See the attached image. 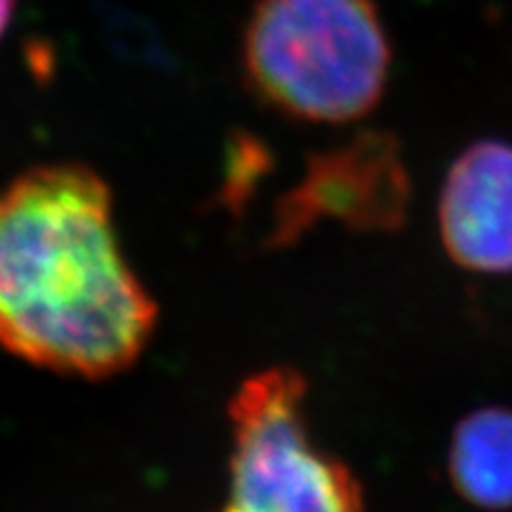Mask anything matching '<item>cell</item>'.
Wrapping results in <instances>:
<instances>
[{
  "mask_svg": "<svg viewBox=\"0 0 512 512\" xmlns=\"http://www.w3.org/2000/svg\"><path fill=\"white\" fill-rule=\"evenodd\" d=\"M157 318L98 171L43 164L0 190V347L53 373L105 380L143 356Z\"/></svg>",
  "mask_w": 512,
  "mask_h": 512,
  "instance_id": "obj_1",
  "label": "cell"
},
{
  "mask_svg": "<svg viewBox=\"0 0 512 512\" xmlns=\"http://www.w3.org/2000/svg\"><path fill=\"white\" fill-rule=\"evenodd\" d=\"M446 470L456 494L479 510L512 508V408L467 413L453 430Z\"/></svg>",
  "mask_w": 512,
  "mask_h": 512,
  "instance_id": "obj_6",
  "label": "cell"
},
{
  "mask_svg": "<svg viewBox=\"0 0 512 512\" xmlns=\"http://www.w3.org/2000/svg\"><path fill=\"white\" fill-rule=\"evenodd\" d=\"M12 12H15V0H0V38L10 27Z\"/></svg>",
  "mask_w": 512,
  "mask_h": 512,
  "instance_id": "obj_7",
  "label": "cell"
},
{
  "mask_svg": "<svg viewBox=\"0 0 512 512\" xmlns=\"http://www.w3.org/2000/svg\"><path fill=\"white\" fill-rule=\"evenodd\" d=\"M437 219L453 264L482 275L512 273V145L467 147L441 183Z\"/></svg>",
  "mask_w": 512,
  "mask_h": 512,
  "instance_id": "obj_5",
  "label": "cell"
},
{
  "mask_svg": "<svg viewBox=\"0 0 512 512\" xmlns=\"http://www.w3.org/2000/svg\"><path fill=\"white\" fill-rule=\"evenodd\" d=\"M408 195L411 183L396 138L363 133L309 159L302 181L275 202L268 245H294L330 219L356 230H396L406 219Z\"/></svg>",
  "mask_w": 512,
  "mask_h": 512,
  "instance_id": "obj_4",
  "label": "cell"
},
{
  "mask_svg": "<svg viewBox=\"0 0 512 512\" xmlns=\"http://www.w3.org/2000/svg\"><path fill=\"white\" fill-rule=\"evenodd\" d=\"M306 377L290 366L249 375L228 403V489L214 512H363L356 472L313 439Z\"/></svg>",
  "mask_w": 512,
  "mask_h": 512,
  "instance_id": "obj_3",
  "label": "cell"
},
{
  "mask_svg": "<svg viewBox=\"0 0 512 512\" xmlns=\"http://www.w3.org/2000/svg\"><path fill=\"white\" fill-rule=\"evenodd\" d=\"M242 57L259 98L318 124L366 117L389 72L387 38L370 0H259Z\"/></svg>",
  "mask_w": 512,
  "mask_h": 512,
  "instance_id": "obj_2",
  "label": "cell"
}]
</instances>
